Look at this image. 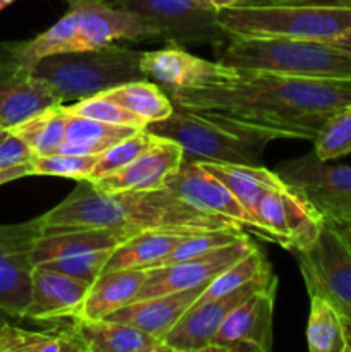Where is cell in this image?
I'll return each mask as SVG.
<instances>
[{"label":"cell","mask_w":351,"mask_h":352,"mask_svg":"<svg viewBox=\"0 0 351 352\" xmlns=\"http://www.w3.org/2000/svg\"><path fill=\"white\" fill-rule=\"evenodd\" d=\"M38 219L41 227H102L133 232L165 230L195 234L205 230H243L224 217L189 205L165 186L150 191L105 195L86 179L78 181L71 195Z\"/></svg>","instance_id":"2"},{"label":"cell","mask_w":351,"mask_h":352,"mask_svg":"<svg viewBox=\"0 0 351 352\" xmlns=\"http://www.w3.org/2000/svg\"><path fill=\"white\" fill-rule=\"evenodd\" d=\"M277 275L241 301L224 320L210 352H268L274 344Z\"/></svg>","instance_id":"14"},{"label":"cell","mask_w":351,"mask_h":352,"mask_svg":"<svg viewBox=\"0 0 351 352\" xmlns=\"http://www.w3.org/2000/svg\"><path fill=\"white\" fill-rule=\"evenodd\" d=\"M226 38L332 41L351 30V3H260L217 12Z\"/></svg>","instance_id":"4"},{"label":"cell","mask_w":351,"mask_h":352,"mask_svg":"<svg viewBox=\"0 0 351 352\" xmlns=\"http://www.w3.org/2000/svg\"><path fill=\"white\" fill-rule=\"evenodd\" d=\"M67 113L78 117H86V119H95L100 122L114 124V126H127L134 127V129H145L147 124L141 119H138L134 113L124 109L119 102L107 95L105 91L98 93V95L88 96V98L76 100L72 105H65L62 103Z\"/></svg>","instance_id":"33"},{"label":"cell","mask_w":351,"mask_h":352,"mask_svg":"<svg viewBox=\"0 0 351 352\" xmlns=\"http://www.w3.org/2000/svg\"><path fill=\"white\" fill-rule=\"evenodd\" d=\"M332 223V222H330ZM336 226V229L339 230V234L343 236V239L346 241V244L350 246L351 250V222H344V223H334Z\"/></svg>","instance_id":"43"},{"label":"cell","mask_w":351,"mask_h":352,"mask_svg":"<svg viewBox=\"0 0 351 352\" xmlns=\"http://www.w3.org/2000/svg\"><path fill=\"white\" fill-rule=\"evenodd\" d=\"M243 0H210V3L213 6L215 10H224V9H231V7H236Z\"/></svg>","instance_id":"44"},{"label":"cell","mask_w":351,"mask_h":352,"mask_svg":"<svg viewBox=\"0 0 351 352\" xmlns=\"http://www.w3.org/2000/svg\"><path fill=\"white\" fill-rule=\"evenodd\" d=\"M306 292H320L341 316L351 318V250L330 222L315 243L296 253Z\"/></svg>","instance_id":"8"},{"label":"cell","mask_w":351,"mask_h":352,"mask_svg":"<svg viewBox=\"0 0 351 352\" xmlns=\"http://www.w3.org/2000/svg\"><path fill=\"white\" fill-rule=\"evenodd\" d=\"M134 234L138 232L102 227H41V234L33 248V263L36 267L57 258L116 250Z\"/></svg>","instance_id":"22"},{"label":"cell","mask_w":351,"mask_h":352,"mask_svg":"<svg viewBox=\"0 0 351 352\" xmlns=\"http://www.w3.org/2000/svg\"><path fill=\"white\" fill-rule=\"evenodd\" d=\"M71 327L88 352H169L162 340L127 323L74 318Z\"/></svg>","instance_id":"24"},{"label":"cell","mask_w":351,"mask_h":352,"mask_svg":"<svg viewBox=\"0 0 351 352\" xmlns=\"http://www.w3.org/2000/svg\"><path fill=\"white\" fill-rule=\"evenodd\" d=\"M120 9L136 14L167 43H220L226 34L210 0H117Z\"/></svg>","instance_id":"9"},{"label":"cell","mask_w":351,"mask_h":352,"mask_svg":"<svg viewBox=\"0 0 351 352\" xmlns=\"http://www.w3.org/2000/svg\"><path fill=\"white\" fill-rule=\"evenodd\" d=\"M0 129H3V126H2V124H0Z\"/></svg>","instance_id":"51"},{"label":"cell","mask_w":351,"mask_h":352,"mask_svg":"<svg viewBox=\"0 0 351 352\" xmlns=\"http://www.w3.org/2000/svg\"><path fill=\"white\" fill-rule=\"evenodd\" d=\"M257 246L251 243L248 234L236 239L234 243L226 244L212 253L181 261V263L167 265V267L148 268L147 280L138 292L136 299L153 298V296L169 294V292H181L188 289L209 285L219 274L229 268L234 261L243 258Z\"/></svg>","instance_id":"16"},{"label":"cell","mask_w":351,"mask_h":352,"mask_svg":"<svg viewBox=\"0 0 351 352\" xmlns=\"http://www.w3.org/2000/svg\"><path fill=\"white\" fill-rule=\"evenodd\" d=\"M158 141V136H155L153 133L145 127V129H138L136 133L129 134L127 138L120 140L119 143L112 144L109 150L103 151L100 155V160L96 164V167L93 168L92 175L86 181H95V179L103 177V175H109L112 172L119 170L120 167L129 164L131 160L138 157L141 151H145L147 148H150L151 144Z\"/></svg>","instance_id":"35"},{"label":"cell","mask_w":351,"mask_h":352,"mask_svg":"<svg viewBox=\"0 0 351 352\" xmlns=\"http://www.w3.org/2000/svg\"><path fill=\"white\" fill-rule=\"evenodd\" d=\"M33 158V150L19 136H16L12 131L0 141V170H6V168L16 167V165L21 164H28Z\"/></svg>","instance_id":"39"},{"label":"cell","mask_w":351,"mask_h":352,"mask_svg":"<svg viewBox=\"0 0 351 352\" xmlns=\"http://www.w3.org/2000/svg\"><path fill=\"white\" fill-rule=\"evenodd\" d=\"M206 285L188 289L181 292L153 296V298L138 299L123 308L116 309L107 316V320L119 323H127L131 327L150 333L155 339L162 340L174 329L176 323L186 315L189 308L198 301Z\"/></svg>","instance_id":"21"},{"label":"cell","mask_w":351,"mask_h":352,"mask_svg":"<svg viewBox=\"0 0 351 352\" xmlns=\"http://www.w3.org/2000/svg\"><path fill=\"white\" fill-rule=\"evenodd\" d=\"M9 133H10V129H6V127H3V129H0V141H2Z\"/></svg>","instance_id":"48"},{"label":"cell","mask_w":351,"mask_h":352,"mask_svg":"<svg viewBox=\"0 0 351 352\" xmlns=\"http://www.w3.org/2000/svg\"><path fill=\"white\" fill-rule=\"evenodd\" d=\"M172 103L274 140H308L351 107V78H291L237 71L222 85L167 91Z\"/></svg>","instance_id":"1"},{"label":"cell","mask_w":351,"mask_h":352,"mask_svg":"<svg viewBox=\"0 0 351 352\" xmlns=\"http://www.w3.org/2000/svg\"><path fill=\"white\" fill-rule=\"evenodd\" d=\"M330 45H334V47L341 48V50L348 52V54H351V30L346 31L344 34H341L339 38H336V40L329 41Z\"/></svg>","instance_id":"41"},{"label":"cell","mask_w":351,"mask_h":352,"mask_svg":"<svg viewBox=\"0 0 351 352\" xmlns=\"http://www.w3.org/2000/svg\"><path fill=\"white\" fill-rule=\"evenodd\" d=\"M30 175H33V168H31V162H28V164L16 165V167L6 168V170H0V186L7 184V182L17 181V179L30 177Z\"/></svg>","instance_id":"40"},{"label":"cell","mask_w":351,"mask_h":352,"mask_svg":"<svg viewBox=\"0 0 351 352\" xmlns=\"http://www.w3.org/2000/svg\"><path fill=\"white\" fill-rule=\"evenodd\" d=\"M275 277L274 272L257 277L255 280L241 285L236 291L217 299L196 302L186 315L174 325L164 339L169 352H210L213 339L222 327L224 320L241 301L250 298Z\"/></svg>","instance_id":"15"},{"label":"cell","mask_w":351,"mask_h":352,"mask_svg":"<svg viewBox=\"0 0 351 352\" xmlns=\"http://www.w3.org/2000/svg\"><path fill=\"white\" fill-rule=\"evenodd\" d=\"M145 124L164 120L174 112V103L164 88L148 79L126 82L105 91Z\"/></svg>","instance_id":"29"},{"label":"cell","mask_w":351,"mask_h":352,"mask_svg":"<svg viewBox=\"0 0 351 352\" xmlns=\"http://www.w3.org/2000/svg\"><path fill=\"white\" fill-rule=\"evenodd\" d=\"M284 0H243L240 6H260V3H279Z\"/></svg>","instance_id":"46"},{"label":"cell","mask_w":351,"mask_h":352,"mask_svg":"<svg viewBox=\"0 0 351 352\" xmlns=\"http://www.w3.org/2000/svg\"><path fill=\"white\" fill-rule=\"evenodd\" d=\"M313 153L327 162L351 153V107L341 110L323 126L313 140Z\"/></svg>","instance_id":"37"},{"label":"cell","mask_w":351,"mask_h":352,"mask_svg":"<svg viewBox=\"0 0 351 352\" xmlns=\"http://www.w3.org/2000/svg\"><path fill=\"white\" fill-rule=\"evenodd\" d=\"M65 2H71V0H65ZM102 2H107V3H110V6H116V3H117V0H102Z\"/></svg>","instance_id":"50"},{"label":"cell","mask_w":351,"mask_h":352,"mask_svg":"<svg viewBox=\"0 0 351 352\" xmlns=\"http://www.w3.org/2000/svg\"><path fill=\"white\" fill-rule=\"evenodd\" d=\"M14 2H17V0H0V10H3V9H6V7L12 6Z\"/></svg>","instance_id":"47"},{"label":"cell","mask_w":351,"mask_h":352,"mask_svg":"<svg viewBox=\"0 0 351 352\" xmlns=\"http://www.w3.org/2000/svg\"><path fill=\"white\" fill-rule=\"evenodd\" d=\"M219 60L244 72H268L291 78H351V54L327 41L229 38Z\"/></svg>","instance_id":"5"},{"label":"cell","mask_w":351,"mask_h":352,"mask_svg":"<svg viewBox=\"0 0 351 352\" xmlns=\"http://www.w3.org/2000/svg\"><path fill=\"white\" fill-rule=\"evenodd\" d=\"M275 172L298 188L327 222H351V165L320 160L312 151L282 162Z\"/></svg>","instance_id":"10"},{"label":"cell","mask_w":351,"mask_h":352,"mask_svg":"<svg viewBox=\"0 0 351 352\" xmlns=\"http://www.w3.org/2000/svg\"><path fill=\"white\" fill-rule=\"evenodd\" d=\"M147 275L148 268L103 272L93 284H89L85 301L81 302L74 318H107L110 313L136 299L138 292L141 291L145 280H147Z\"/></svg>","instance_id":"23"},{"label":"cell","mask_w":351,"mask_h":352,"mask_svg":"<svg viewBox=\"0 0 351 352\" xmlns=\"http://www.w3.org/2000/svg\"><path fill=\"white\" fill-rule=\"evenodd\" d=\"M136 131L138 129L134 127L114 126V124H105L95 119H86V117L69 113L65 138L55 153L102 155L112 144L119 143L120 140Z\"/></svg>","instance_id":"27"},{"label":"cell","mask_w":351,"mask_h":352,"mask_svg":"<svg viewBox=\"0 0 351 352\" xmlns=\"http://www.w3.org/2000/svg\"><path fill=\"white\" fill-rule=\"evenodd\" d=\"M244 230H205V232H195L186 236L171 253L150 268L167 267V265L181 263V261L191 260V258L202 256V254L212 253L226 244L234 243L236 239L244 236Z\"/></svg>","instance_id":"34"},{"label":"cell","mask_w":351,"mask_h":352,"mask_svg":"<svg viewBox=\"0 0 351 352\" xmlns=\"http://www.w3.org/2000/svg\"><path fill=\"white\" fill-rule=\"evenodd\" d=\"M343 323V336H344V352H351V318L341 316Z\"/></svg>","instance_id":"42"},{"label":"cell","mask_w":351,"mask_h":352,"mask_svg":"<svg viewBox=\"0 0 351 352\" xmlns=\"http://www.w3.org/2000/svg\"><path fill=\"white\" fill-rule=\"evenodd\" d=\"M189 234L165 232V230H143L134 234L110 253L105 270H127V268H150L167 256Z\"/></svg>","instance_id":"26"},{"label":"cell","mask_w":351,"mask_h":352,"mask_svg":"<svg viewBox=\"0 0 351 352\" xmlns=\"http://www.w3.org/2000/svg\"><path fill=\"white\" fill-rule=\"evenodd\" d=\"M310 315L306 342L312 352H344L341 315L320 292H308Z\"/></svg>","instance_id":"31"},{"label":"cell","mask_w":351,"mask_h":352,"mask_svg":"<svg viewBox=\"0 0 351 352\" xmlns=\"http://www.w3.org/2000/svg\"><path fill=\"white\" fill-rule=\"evenodd\" d=\"M200 165L205 167L217 179H220L257 222H260L258 220V205H260V199L264 198L265 192L281 189L288 184V182L282 181L277 172L270 170L264 165L219 164V162H200Z\"/></svg>","instance_id":"25"},{"label":"cell","mask_w":351,"mask_h":352,"mask_svg":"<svg viewBox=\"0 0 351 352\" xmlns=\"http://www.w3.org/2000/svg\"><path fill=\"white\" fill-rule=\"evenodd\" d=\"M41 234L40 219L0 226V311L24 318L31 301L33 248Z\"/></svg>","instance_id":"12"},{"label":"cell","mask_w":351,"mask_h":352,"mask_svg":"<svg viewBox=\"0 0 351 352\" xmlns=\"http://www.w3.org/2000/svg\"><path fill=\"white\" fill-rule=\"evenodd\" d=\"M140 67L145 78L160 82L165 91L222 85L237 76V69L220 60L212 62L196 57L182 50L178 43H169L160 50L143 52Z\"/></svg>","instance_id":"17"},{"label":"cell","mask_w":351,"mask_h":352,"mask_svg":"<svg viewBox=\"0 0 351 352\" xmlns=\"http://www.w3.org/2000/svg\"><path fill=\"white\" fill-rule=\"evenodd\" d=\"M55 105H62V100L30 67L10 55L0 62V124L6 129Z\"/></svg>","instance_id":"19"},{"label":"cell","mask_w":351,"mask_h":352,"mask_svg":"<svg viewBox=\"0 0 351 352\" xmlns=\"http://www.w3.org/2000/svg\"><path fill=\"white\" fill-rule=\"evenodd\" d=\"M88 289V282L34 267L31 274V301L24 318L38 322L74 318Z\"/></svg>","instance_id":"20"},{"label":"cell","mask_w":351,"mask_h":352,"mask_svg":"<svg viewBox=\"0 0 351 352\" xmlns=\"http://www.w3.org/2000/svg\"><path fill=\"white\" fill-rule=\"evenodd\" d=\"M0 352H88L74 329L33 332L12 323L0 327Z\"/></svg>","instance_id":"28"},{"label":"cell","mask_w":351,"mask_h":352,"mask_svg":"<svg viewBox=\"0 0 351 352\" xmlns=\"http://www.w3.org/2000/svg\"><path fill=\"white\" fill-rule=\"evenodd\" d=\"M114 250L93 251V253L76 254V256L57 258V260L45 261V263L36 265V267L47 268V270L58 272V274L69 275V277L79 278L88 284H93L105 270V265L109 261L110 253Z\"/></svg>","instance_id":"38"},{"label":"cell","mask_w":351,"mask_h":352,"mask_svg":"<svg viewBox=\"0 0 351 352\" xmlns=\"http://www.w3.org/2000/svg\"><path fill=\"white\" fill-rule=\"evenodd\" d=\"M98 160L100 155L50 153L34 157L31 160V168H33V175H48V177H65L74 179V181H85V179H89Z\"/></svg>","instance_id":"36"},{"label":"cell","mask_w":351,"mask_h":352,"mask_svg":"<svg viewBox=\"0 0 351 352\" xmlns=\"http://www.w3.org/2000/svg\"><path fill=\"white\" fill-rule=\"evenodd\" d=\"M6 313H3V311H0V327H2L3 325V323H7V318H6Z\"/></svg>","instance_id":"49"},{"label":"cell","mask_w":351,"mask_h":352,"mask_svg":"<svg viewBox=\"0 0 351 352\" xmlns=\"http://www.w3.org/2000/svg\"><path fill=\"white\" fill-rule=\"evenodd\" d=\"M184 162L182 148L174 141L158 138L134 160L109 175L89 181L100 192L116 195L126 191H150L162 188L165 179L179 170Z\"/></svg>","instance_id":"18"},{"label":"cell","mask_w":351,"mask_h":352,"mask_svg":"<svg viewBox=\"0 0 351 352\" xmlns=\"http://www.w3.org/2000/svg\"><path fill=\"white\" fill-rule=\"evenodd\" d=\"M279 3H351V0H284Z\"/></svg>","instance_id":"45"},{"label":"cell","mask_w":351,"mask_h":352,"mask_svg":"<svg viewBox=\"0 0 351 352\" xmlns=\"http://www.w3.org/2000/svg\"><path fill=\"white\" fill-rule=\"evenodd\" d=\"M164 186L189 205L212 215L224 217L237 223L243 230L253 232L260 239L272 243L270 234L244 210L233 191L196 162H182L179 170L165 179Z\"/></svg>","instance_id":"13"},{"label":"cell","mask_w":351,"mask_h":352,"mask_svg":"<svg viewBox=\"0 0 351 352\" xmlns=\"http://www.w3.org/2000/svg\"><path fill=\"white\" fill-rule=\"evenodd\" d=\"M258 220L274 244L292 253L308 250L326 223L322 213L291 184L265 192L258 205Z\"/></svg>","instance_id":"11"},{"label":"cell","mask_w":351,"mask_h":352,"mask_svg":"<svg viewBox=\"0 0 351 352\" xmlns=\"http://www.w3.org/2000/svg\"><path fill=\"white\" fill-rule=\"evenodd\" d=\"M67 120L69 113L65 112L64 105H55L24 120L10 131L33 150L34 157H40L57 151L65 138Z\"/></svg>","instance_id":"30"},{"label":"cell","mask_w":351,"mask_h":352,"mask_svg":"<svg viewBox=\"0 0 351 352\" xmlns=\"http://www.w3.org/2000/svg\"><path fill=\"white\" fill-rule=\"evenodd\" d=\"M69 9L47 31L28 41L3 43L6 52L26 67L64 52L102 48L116 41L158 40V31L136 14L102 0H71Z\"/></svg>","instance_id":"3"},{"label":"cell","mask_w":351,"mask_h":352,"mask_svg":"<svg viewBox=\"0 0 351 352\" xmlns=\"http://www.w3.org/2000/svg\"><path fill=\"white\" fill-rule=\"evenodd\" d=\"M143 52L120 45L81 52H64L40 58L31 67L62 103L88 98L126 82L147 79L140 62Z\"/></svg>","instance_id":"6"},{"label":"cell","mask_w":351,"mask_h":352,"mask_svg":"<svg viewBox=\"0 0 351 352\" xmlns=\"http://www.w3.org/2000/svg\"><path fill=\"white\" fill-rule=\"evenodd\" d=\"M155 136L174 141L182 148L184 162L262 165L264 151L274 138L260 131L234 126L174 105L164 120L148 124Z\"/></svg>","instance_id":"7"},{"label":"cell","mask_w":351,"mask_h":352,"mask_svg":"<svg viewBox=\"0 0 351 352\" xmlns=\"http://www.w3.org/2000/svg\"><path fill=\"white\" fill-rule=\"evenodd\" d=\"M268 272H272V267L268 263L267 256H265V253L260 248L255 246L250 253L244 254L243 258L234 261L229 268H226L222 274L217 275L203 289L202 296H200L196 302H205L210 301V299L220 298L224 294H229V292L240 289L241 285L248 284V282L255 280L257 277H262V275L268 274Z\"/></svg>","instance_id":"32"}]
</instances>
